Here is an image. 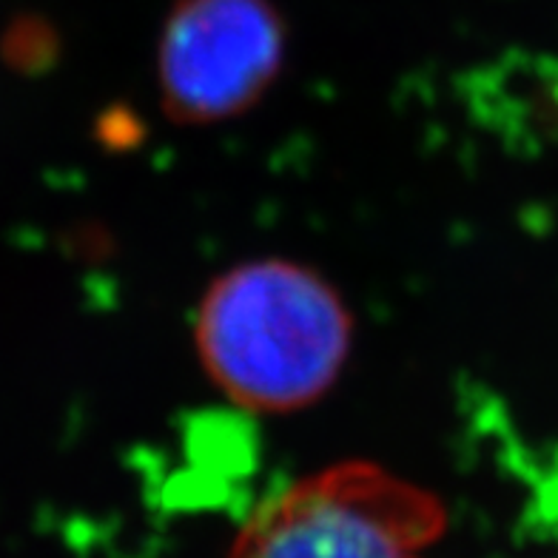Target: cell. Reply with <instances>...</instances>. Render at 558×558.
Segmentation results:
<instances>
[{
    "instance_id": "6da1fadb",
    "label": "cell",
    "mask_w": 558,
    "mask_h": 558,
    "mask_svg": "<svg viewBox=\"0 0 558 558\" xmlns=\"http://www.w3.org/2000/svg\"><path fill=\"white\" fill-rule=\"evenodd\" d=\"M351 311L291 259L236 265L199 302L194 342L211 383L240 408L291 413L337 383L351 356Z\"/></svg>"
},
{
    "instance_id": "7a4b0ae2",
    "label": "cell",
    "mask_w": 558,
    "mask_h": 558,
    "mask_svg": "<svg viewBox=\"0 0 558 558\" xmlns=\"http://www.w3.org/2000/svg\"><path fill=\"white\" fill-rule=\"evenodd\" d=\"M439 496L371 462H342L254 510L228 558H427L445 533Z\"/></svg>"
},
{
    "instance_id": "3957f363",
    "label": "cell",
    "mask_w": 558,
    "mask_h": 558,
    "mask_svg": "<svg viewBox=\"0 0 558 558\" xmlns=\"http://www.w3.org/2000/svg\"><path fill=\"white\" fill-rule=\"evenodd\" d=\"M286 58V26L268 0H180L157 52L169 111L189 123L243 114Z\"/></svg>"
}]
</instances>
